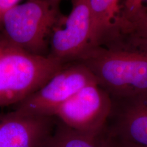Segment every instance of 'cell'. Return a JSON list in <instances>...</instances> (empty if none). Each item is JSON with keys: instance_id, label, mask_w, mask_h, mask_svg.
Returning <instances> with one entry per match:
<instances>
[{"instance_id": "obj_1", "label": "cell", "mask_w": 147, "mask_h": 147, "mask_svg": "<svg viewBox=\"0 0 147 147\" xmlns=\"http://www.w3.org/2000/svg\"><path fill=\"white\" fill-rule=\"evenodd\" d=\"M77 61L93 74L113 100L147 93V44L118 37L89 48Z\"/></svg>"}, {"instance_id": "obj_2", "label": "cell", "mask_w": 147, "mask_h": 147, "mask_svg": "<svg viewBox=\"0 0 147 147\" xmlns=\"http://www.w3.org/2000/svg\"><path fill=\"white\" fill-rule=\"evenodd\" d=\"M65 64L49 55L32 54L0 36V107L23 102Z\"/></svg>"}, {"instance_id": "obj_3", "label": "cell", "mask_w": 147, "mask_h": 147, "mask_svg": "<svg viewBox=\"0 0 147 147\" xmlns=\"http://www.w3.org/2000/svg\"><path fill=\"white\" fill-rule=\"evenodd\" d=\"M61 0H27L7 12L0 21V36L32 54L49 56L53 32L65 21Z\"/></svg>"}, {"instance_id": "obj_4", "label": "cell", "mask_w": 147, "mask_h": 147, "mask_svg": "<svg viewBox=\"0 0 147 147\" xmlns=\"http://www.w3.org/2000/svg\"><path fill=\"white\" fill-rule=\"evenodd\" d=\"M92 84H97L96 80L83 63L69 62L40 89L14 106V110L27 115L55 117L64 103Z\"/></svg>"}, {"instance_id": "obj_5", "label": "cell", "mask_w": 147, "mask_h": 147, "mask_svg": "<svg viewBox=\"0 0 147 147\" xmlns=\"http://www.w3.org/2000/svg\"><path fill=\"white\" fill-rule=\"evenodd\" d=\"M112 105V98L107 92L97 84H92L64 103L55 117L77 131L98 134L105 128Z\"/></svg>"}, {"instance_id": "obj_6", "label": "cell", "mask_w": 147, "mask_h": 147, "mask_svg": "<svg viewBox=\"0 0 147 147\" xmlns=\"http://www.w3.org/2000/svg\"><path fill=\"white\" fill-rule=\"evenodd\" d=\"M91 14L88 0H74L65 21L53 32L49 56L64 63L77 61L90 47Z\"/></svg>"}, {"instance_id": "obj_7", "label": "cell", "mask_w": 147, "mask_h": 147, "mask_svg": "<svg viewBox=\"0 0 147 147\" xmlns=\"http://www.w3.org/2000/svg\"><path fill=\"white\" fill-rule=\"evenodd\" d=\"M112 102L105 127L108 136L115 142L147 147V93Z\"/></svg>"}, {"instance_id": "obj_8", "label": "cell", "mask_w": 147, "mask_h": 147, "mask_svg": "<svg viewBox=\"0 0 147 147\" xmlns=\"http://www.w3.org/2000/svg\"><path fill=\"white\" fill-rule=\"evenodd\" d=\"M57 121L55 117L23 115L14 110L0 113V147H45Z\"/></svg>"}, {"instance_id": "obj_9", "label": "cell", "mask_w": 147, "mask_h": 147, "mask_svg": "<svg viewBox=\"0 0 147 147\" xmlns=\"http://www.w3.org/2000/svg\"><path fill=\"white\" fill-rule=\"evenodd\" d=\"M88 2L91 14V48L106 43L117 34L120 0H88Z\"/></svg>"}, {"instance_id": "obj_10", "label": "cell", "mask_w": 147, "mask_h": 147, "mask_svg": "<svg viewBox=\"0 0 147 147\" xmlns=\"http://www.w3.org/2000/svg\"><path fill=\"white\" fill-rule=\"evenodd\" d=\"M49 147H113L106 129L98 134H87L65 125L57 119L52 135L47 143Z\"/></svg>"}, {"instance_id": "obj_11", "label": "cell", "mask_w": 147, "mask_h": 147, "mask_svg": "<svg viewBox=\"0 0 147 147\" xmlns=\"http://www.w3.org/2000/svg\"><path fill=\"white\" fill-rule=\"evenodd\" d=\"M147 14V0H123L120 3L117 34L114 38L127 34Z\"/></svg>"}, {"instance_id": "obj_12", "label": "cell", "mask_w": 147, "mask_h": 147, "mask_svg": "<svg viewBox=\"0 0 147 147\" xmlns=\"http://www.w3.org/2000/svg\"><path fill=\"white\" fill-rule=\"evenodd\" d=\"M121 36L127 37L131 39L147 44V14L142 21L135 25L130 32Z\"/></svg>"}, {"instance_id": "obj_13", "label": "cell", "mask_w": 147, "mask_h": 147, "mask_svg": "<svg viewBox=\"0 0 147 147\" xmlns=\"http://www.w3.org/2000/svg\"><path fill=\"white\" fill-rule=\"evenodd\" d=\"M21 1V0H0V21L7 12L19 4Z\"/></svg>"}, {"instance_id": "obj_14", "label": "cell", "mask_w": 147, "mask_h": 147, "mask_svg": "<svg viewBox=\"0 0 147 147\" xmlns=\"http://www.w3.org/2000/svg\"><path fill=\"white\" fill-rule=\"evenodd\" d=\"M113 147H134V146H129V145L121 144V143H118V142H114V141H113Z\"/></svg>"}, {"instance_id": "obj_15", "label": "cell", "mask_w": 147, "mask_h": 147, "mask_svg": "<svg viewBox=\"0 0 147 147\" xmlns=\"http://www.w3.org/2000/svg\"><path fill=\"white\" fill-rule=\"evenodd\" d=\"M45 147H49V146H47V144H46Z\"/></svg>"}]
</instances>
